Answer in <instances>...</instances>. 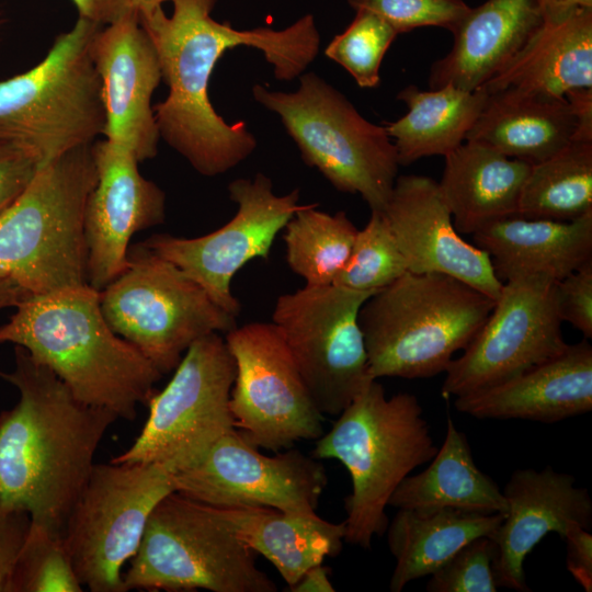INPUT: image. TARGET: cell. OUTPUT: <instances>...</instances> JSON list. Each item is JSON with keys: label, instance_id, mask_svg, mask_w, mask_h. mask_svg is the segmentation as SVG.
<instances>
[{"label": "cell", "instance_id": "29", "mask_svg": "<svg viewBox=\"0 0 592 592\" xmlns=\"http://www.w3.org/2000/svg\"><path fill=\"white\" fill-rule=\"evenodd\" d=\"M431 464L407 476L389 504L397 509L431 513L454 509L481 514H504L506 501L496 481L476 465L466 434L451 418L443 444Z\"/></svg>", "mask_w": 592, "mask_h": 592}, {"label": "cell", "instance_id": "10", "mask_svg": "<svg viewBox=\"0 0 592 592\" xmlns=\"http://www.w3.org/2000/svg\"><path fill=\"white\" fill-rule=\"evenodd\" d=\"M100 308L110 328L162 375L196 340L236 327V317L143 242L128 249L124 272L100 291Z\"/></svg>", "mask_w": 592, "mask_h": 592}, {"label": "cell", "instance_id": "34", "mask_svg": "<svg viewBox=\"0 0 592 592\" xmlns=\"http://www.w3.org/2000/svg\"><path fill=\"white\" fill-rule=\"evenodd\" d=\"M406 272V260L385 213L371 210V217L365 227L357 230L350 257L333 285L375 293Z\"/></svg>", "mask_w": 592, "mask_h": 592}, {"label": "cell", "instance_id": "24", "mask_svg": "<svg viewBox=\"0 0 592 592\" xmlns=\"http://www.w3.org/2000/svg\"><path fill=\"white\" fill-rule=\"evenodd\" d=\"M498 278L543 274L560 281L592 259V213L572 221L506 217L473 235Z\"/></svg>", "mask_w": 592, "mask_h": 592}, {"label": "cell", "instance_id": "37", "mask_svg": "<svg viewBox=\"0 0 592 592\" xmlns=\"http://www.w3.org/2000/svg\"><path fill=\"white\" fill-rule=\"evenodd\" d=\"M496 544L491 537H477L430 574L429 592H496Z\"/></svg>", "mask_w": 592, "mask_h": 592}, {"label": "cell", "instance_id": "17", "mask_svg": "<svg viewBox=\"0 0 592 592\" xmlns=\"http://www.w3.org/2000/svg\"><path fill=\"white\" fill-rule=\"evenodd\" d=\"M175 491L213 506L258 505L315 513L328 483L323 465L296 448L264 455L237 430L173 475Z\"/></svg>", "mask_w": 592, "mask_h": 592}, {"label": "cell", "instance_id": "30", "mask_svg": "<svg viewBox=\"0 0 592 592\" xmlns=\"http://www.w3.org/2000/svg\"><path fill=\"white\" fill-rule=\"evenodd\" d=\"M503 514L454 509L431 513L398 509L388 523L387 543L396 559L389 590L400 592L411 581L433 573L470 540L493 538Z\"/></svg>", "mask_w": 592, "mask_h": 592}, {"label": "cell", "instance_id": "28", "mask_svg": "<svg viewBox=\"0 0 592 592\" xmlns=\"http://www.w3.org/2000/svg\"><path fill=\"white\" fill-rule=\"evenodd\" d=\"M234 535L266 558L287 587L310 567L343 548L345 523L258 505L214 506Z\"/></svg>", "mask_w": 592, "mask_h": 592}, {"label": "cell", "instance_id": "1", "mask_svg": "<svg viewBox=\"0 0 592 592\" xmlns=\"http://www.w3.org/2000/svg\"><path fill=\"white\" fill-rule=\"evenodd\" d=\"M218 0H173L171 16L159 10L139 18L160 62L168 96L152 106L162 138L201 174H223L247 159L257 139L243 121L228 124L208 95L213 70L237 46L263 53L280 80L299 77L319 52L320 35L311 14L283 30H236L210 15Z\"/></svg>", "mask_w": 592, "mask_h": 592}, {"label": "cell", "instance_id": "45", "mask_svg": "<svg viewBox=\"0 0 592 592\" xmlns=\"http://www.w3.org/2000/svg\"><path fill=\"white\" fill-rule=\"evenodd\" d=\"M292 592H333V584L329 579V568L322 562L307 569L300 578L287 587Z\"/></svg>", "mask_w": 592, "mask_h": 592}, {"label": "cell", "instance_id": "41", "mask_svg": "<svg viewBox=\"0 0 592 592\" xmlns=\"http://www.w3.org/2000/svg\"><path fill=\"white\" fill-rule=\"evenodd\" d=\"M31 525L23 511L9 510L0 503V592H8L12 570Z\"/></svg>", "mask_w": 592, "mask_h": 592}, {"label": "cell", "instance_id": "33", "mask_svg": "<svg viewBox=\"0 0 592 592\" xmlns=\"http://www.w3.org/2000/svg\"><path fill=\"white\" fill-rule=\"evenodd\" d=\"M301 205L284 227L286 262L305 285L333 284L344 267L357 228L344 212L333 215Z\"/></svg>", "mask_w": 592, "mask_h": 592}, {"label": "cell", "instance_id": "7", "mask_svg": "<svg viewBox=\"0 0 592 592\" xmlns=\"http://www.w3.org/2000/svg\"><path fill=\"white\" fill-rule=\"evenodd\" d=\"M102 26L79 16L37 65L0 81V138L30 152L39 168L104 133L102 83L91 54Z\"/></svg>", "mask_w": 592, "mask_h": 592}, {"label": "cell", "instance_id": "13", "mask_svg": "<svg viewBox=\"0 0 592 592\" xmlns=\"http://www.w3.org/2000/svg\"><path fill=\"white\" fill-rule=\"evenodd\" d=\"M375 293L305 285L275 303L272 322L323 415L338 417L374 379L358 312Z\"/></svg>", "mask_w": 592, "mask_h": 592}, {"label": "cell", "instance_id": "42", "mask_svg": "<svg viewBox=\"0 0 592 592\" xmlns=\"http://www.w3.org/2000/svg\"><path fill=\"white\" fill-rule=\"evenodd\" d=\"M567 543L568 571L585 592L592 591V535L577 522H571L563 538Z\"/></svg>", "mask_w": 592, "mask_h": 592}, {"label": "cell", "instance_id": "2", "mask_svg": "<svg viewBox=\"0 0 592 592\" xmlns=\"http://www.w3.org/2000/svg\"><path fill=\"white\" fill-rule=\"evenodd\" d=\"M0 377L19 391L18 403L0 413V503L61 534L118 418L78 400L20 345L13 371H0Z\"/></svg>", "mask_w": 592, "mask_h": 592}, {"label": "cell", "instance_id": "9", "mask_svg": "<svg viewBox=\"0 0 592 592\" xmlns=\"http://www.w3.org/2000/svg\"><path fill=\"white\" fill-rule=\"evenodd\" d=\"M123 582L126 592L277 591L258 567L257 554L234 535L214 506L178 491L151 512Z\"/></svg>", "mask_w": 592, "mask_h": 592}, {"label": "cell", "instance_id": "18", "mask_svg": "<svg viewBox=\"0 0 592 592\" xmlns=\"http://www.w3.org/2000/svg\"><path fill=\"white\" fill-rule=\"evenodd\" d=\"M92 151L98 178L84 209L87 281L100 292L126 269L133 235L163 223L166 195L125 146L105 138Z\"/></svg>", "mask_w": 592, "mask_h": 592}, {"label": "cell", "instance_id": "47", "mask_svg": "<svg viewBox=\"0 0 592 592\" xmlns=\"http://www.w3.org/2000/svg\"><path fill=\"white\" fill-rule=\"evenodd\" d=\"M29 295L13 278L0 275V309L15 307Z\"/></svg>", "mask_w": 592, "mask_h": 592}, {"label": "cell", "instance_id": "32", "mask_svg": "<svg viewBox=\"0 0 592 592\" xmlns=\"http://www.w3.org/2000/svg\"><path fill=\"white\" fill-rule=\"evenodd\" d=\"M592 213V140H571L531 166L519 216L572 221Z\"/></svg>", "mask_w": 592, "mask_h": 592}, {"label": "cell", "instance_id": "27", "mask_svg": "<svg viewBox=\"0 0 592 592\" xmlns=\"http://www.w3.org/2000/svg\"><path fill=\"white\" fill-rule=\"evenodd\" d=\"M444 158L437 183L459 234L474 235L493 221L519 216L531 163L471 141Z\"/></svg>", "mask_w": 592, "mask_h": 592}, {"label": "cell", "instance_id": "36", "mask_svg": "<svg viewBox=\"0 0 592 592\" xmlns=\"http://www.w3.org/2000/svg\"><path fill=\"white\" fill-rule=\"evenodd\" d=\"M355 11L351 24L333 37L325 54L342 66L361 88H375L380 82L383 58L398 33L375 13Z\"/></svg>", "mask_w": 592, "mask_h": 592}, {"label": "cell", "instance_id": "31", "mask_svg": "<svg viewBox=\"0 0 592 592\" xmlns=\"http://www.w3.org/2000/svg\"><path fill=\"white\" fill-rule=\"evenodd\" d=\"M397 99L407 104L408 112L385 128L394 139L399 166H409L424 157H445L463 145L487 91H465L449 84L424 91L410 84Z\"/></svg>", "mask_w": 592, "mask_h": 592}, {"label": "cell", "instance_id": "11", "mask_svg": "<svg viewBox=\"0 0 592 592\" xmlns=\"http://www.w3.org/2000/svg\"><path fill=\"white\" fill-rule=\"evenodd\" d=\"M175 491L156 464H94L61 532L76 574L92 592H126L123 567L136 554L156 505Z\"/></svg>", "mask_w": 592, "mask_h": 592}, {"label": "cell", "instance_id": "39", "mask_svg": "<svg viewBox=\"0 0 592 592\" xmlns=\"http://www.w3.org/2000/svg\"><path fill=\"white\" fill-rule=\"evenodd\" d=\"M557 311L562 322L592 338V259L557 281Z\"/></svg>", "mask_w": 592, "mask_h": 592}, {"label": "cell", "instance_id": "48", "mask_svg": "<svg viewBox=\"0 0 592 592\" xmlns=\"http://www.w3.org/2000/svg\"><path fill=\"white\" fill-rule=\"evenodd\" d=\"M133 10L139 18L150 16L157 11L162 9L166 2H172L173 0H128Z\"/></svg>", "mask_w": 592, "mask_h": 592}, {"label": "cell", "instance_id": "15", "mask_svg": "<svg viewBox=\"0 0 592 592\" xmlns=\"http://www.w3.org/2000/svg\"><path fill=\"white\" fill-rule=\"evenodd\" d=\"M556 284L543 274L503 283L487 320L445 371L442 396L489 388L561 353L569 343L557 311Z\"/></svg>", "mask_w": 592, "mask_h": 592}, {"label": "cell", "instance_id": "6", "mask_svg": "<svg viewBox=\"0 0 592 592\" xmlns=\"http://www.w3.org/2000/svg\"><path fill=\"white\" fill-rule=\"evenodd\" d=\"M92 144L38 168L0 216V271L31 295L88 285L84 209L96 183Z\"/></svg>", "mask_w": 592, "mask_h": 592}, {"label": "cell", "instance_id": "4", "mask_svg": "<svg viewBox=\"0 0 592 592\" xmlns=\"http://www.w3.org/2000/svg\"><path fill=\"white\" fill-rule=\"evenodd\" d=\"M437 448L413 394L387 397L376 379L362 389L312 451L315 458L339 460L350 474L345 543L368 549L374 536L386 533L392 493Z\"/></svg>", "mask_w": 592, "mask_h": 592}, {"label": "cell", "instance_id": "12", "mask_svg": "<svg viewBox=\"0 0 592 592\" xmlns=\"http://www.w3.org/2000/svg\"><path fill=\"white\" fill-rule=\"evenodd\" d=\"M235 375L223 337L196 340L167 386L149 398L148 419L135 442L111 462L156 464L173 475L198 463L236 429L229 405Z\"/></svg>", "mask_w": 592, "mask_h": 592}, {"label": "cell", "instance_id": "49", "mask_svg": "<svg viewBox=\"0 0 592 592\" xmlns=\"http://www.w3.org/2000/svg\"><path fill=\"white\" fill-rule=\"evenodd\" d=\"M0 275H5V274H3V273L0 271Z\"/></svg>", "mask_w": 592, "mask_h": 592}, {"label": "cell", "instance_id": "19", "mask_svg": "<svg viewBox=\"0 0 592 592\" xmlns=\"http://www.w3.org/2000/svg\"><path fill=\"white\" fill-rule=\"evenodd\" d=\"M91 54L102 83L106 139L141 162L158 152L160 138L151 96L162 75L156 47L133 11L94 35Z\"/></svg>", "mask_w": 592, "mask_h": 592}, {"label": "cell", "instance_id": "22", "mask_svg": "<svg viewBox=\"0 0 592 592\" xmlns=\"http://www.w3.org/2000/svg\"><path fill=\"white\" fill-rule=\"evenodd\" d=\"M477 419L555 423L592 410V346L588 339L500 384L455 398Z\"/></svg>", "mask_w": 592, "mask_h": 592}, {"label": "cell", "instance_id": "5", "mask_svg": "<svg viewBox=\"0 0 592 592\" xmlns=\"http://www.w3.org/2000/svg\"><path fill=\"white\" fill-rule=\"evenodd\" d=\"M494 301L455 277L406 272L360 309L371 376L418 379L445 373Z\"/></svg>", "mask_w": 592, "mask_h": 592}, {"label": "cell", "instance_id": "14", "mask_svg": "<svg viewBox=\"0 0 592 592\" xmlns=\"http://www.w3.org/2000/svg\"><path fill=\"white\" fill-rule=\"evenodd\" d=\"M225 341L236 366L230 411L248 442L276 453L323 434L325 415L273 322L236 326Z\"/></svg>", "mask_w": 592, "mask_h": 592}, {"label": "cell", "instance_id": "40", "mask_svg": "<svg viewBox=\"0 0 592 592\" xmlns=\"http://www.w3.org/2000/svg\"><path fill=\"white\" fill-rule=\"evenodd\" d=\"M38 168L30 152L0 138V216L24 192Z\"/></svg>", "mask_w": 592, "mask_h": 592}, {"label": "cell", "instance_id": "44", "mask_svg": "<svg viewBox=\"0 0 592 592\" xmlns=\"http://www.w3.org/2000/svg\"><path fill=\"white\" fill-rule=\"evenodd\" d=\"M577 121L572 140H592V88H580L565 94Z\"/></svg>", "mask_w": 592, "mask_h": 592}, {"label": "cell", "instance_id": "38", "mask_svg": "<svg viewBox=\"0 0 592 592\" xmlns=\"http://www.w3.org/2000/svg\"><path fill=\"white\" fill-rule=\"evenodd\" d=\"M354 10H367L386 21L398 34L422 26L453 30L468 13L463 0H348Z\"/></svg>", "mask_w": 592, "mask_h": 592}, {"label": "cell", "instance_id": "46", "mask_svg": "<svg viewBox=\"0 0 592 592\" xmlns=\"http://www.w3.org/2000/svg\"><path fill=\"white\" fill-rule=\"evenodd\" d=\"M543 18L559 16L577 9L592 8V0H536Z\"/></svg>", "mask_w": 592, "mask_h": 592}, {"label": "cell", "instance_id": "26", "mask_svg": "<svg viewBox=\"0 0 592 592\" xmlns=\"http://www.w3.org/2000/svg\"><path fill=\"white\" fill-rule=\"evenodd\" d=\"M576 129L566 98L506 88L487 92L466 141L534 164L567 146Z\"/></svg>", "mask_w": 592, "mask_h": 592}, {"label": "cell", "instance_id": "25", "mask_svg": "<svg viewBox=\"0 0 592 592\" xmlns=\"http://www.w3.org/2000/svg\"><path fill=\"white\" fill-rule=\"evenodd\" d=\"M482 88H506L565 98L592 88V8L543 18L514 58Z\"/></svg>", "mask_w": 592, "mask_h": 592}, {"label": "cell", "instance_id": "20", "mask_svg": "<svg viewBox=\"0 0 592 592\" xmlns=\"http://www.w3.org/2000/svg\"><path fill=\"white\" fill-rule=\"evenodd\" d=\"M412 273L455 277L496 300L503 283L489 254L456 230L437 181L408 174L396 179L383 210Z\"/></svg>", "mask_w": 592, "mask_h": 592}, {"label": "cell", "instance_id": "35", "mask_svg": "<svg viewBox=\"0 0 592 592\" xmlns=\"http://www.w3.org/2000/svg\"><path fill=\"white\" fill-rule=\"evenodd\" d=\"M60 533L32 521L15 560L8 592H81Z\"/></svg>", "mask_w": 592, "mask_h": 592}, {"label": "cell", "instance_id": "8", "mask_svg": "<svg viewBox=\"0 0 592 592\" xmlns=\"http://www.w3.org/2000/svg\"><path fill=\"white\" fill-rule=\"evenodd\" d=\"M252 95L281 117L306 164L316 168L338 191L360 194L371 210H384L399 167L385 126L363 117L315 72H303L296 91L254 84Z\"/></svg>", "mask_w": 592, "mask_h": 592}, {"label": "cell", "instance_id": "43", "mask_svg": "<svg viewBox=\"0 0 592 592\" xmlns=\"http://www.w3.org/2000/svg\"><path fill=\"white\" fill-rule=\"evenodd\" d=\"M71 1L76 5L79 16L86 18L100 25L114 23L134 11L128 0Z\"/></svg>", "mask_w": 592, "mask_h": 592}, {"label": "cell", "instance_id": "3", "mask_svg": "<svg viewBox=\"0 0 592 592\" xmlns=\"http://www.w3.org/2000/svg\"><path fill=\"white\" fill-rule=\"evenodd\" d=\"M0 343L24 348L83 403L134 420L162 374L107 325L89 285L29 295L0 326Z\"/></svg>", "mask_w": 592, "mask_h": 592}, {"label": "cell", "instance_id": "21", "mask_svg": "<svg viewBox=\"0 0 592 592\" xmlns=\"http://www.w3.org/2000/svg\"><path fill=\"white\" fill-rule=\"evenodd\" d=\"M506 511L493 536L494 573L498 588L531 591L524 561L548 534L563 538L571 522L589 530L592 499L585 488L576 487L571 474L547 466L542 470L517 469L502 490Z\"/></svg>", "mask_w": 592, "mask_h": 592}, {"label": "cell", "instance_id": "16", "mask_svg": "<svg viewBox=\"0 0 592 592\" xmlns=\"http://www.w3.org/2000/svg\"><path fill=\"white\" fill-rule=\"evenodd\" d=\"M228 192L238 209L223 227L197 238L157 234L143 243L182 270L218 307L237 317L241 305L230 289L234 275L249 261L269 258L275 237L301 205L298 189L278 196L271 179L261 172L253 179L231 181Z\"/></svg>", "mask_w": 592, "mask_h": 592}, {"label": "cell", "instance_id": "23", "mask_svg": "<svg viewBox=\"0 0 592 592\" xmlns=\"http://www.w3.org/2000/svg\"><path fill=\"white\" fill-rule=\"evenodd\" d=\"M543 15L536 0H487L453 30L452 49L430 69L431 90L482 88L521 50Z\"/></svg>", "mask_w": 592, "mask_h": 592}]
</instances>
